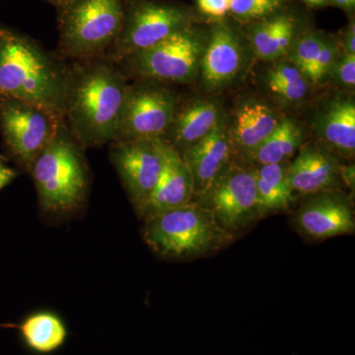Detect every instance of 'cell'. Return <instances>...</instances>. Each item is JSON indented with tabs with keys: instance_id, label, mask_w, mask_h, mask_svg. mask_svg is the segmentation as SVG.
<instances>
[{
	"instance_id": "cell-1",
	"label": "cell",
	"mask_w": 355,
	"mask_h": 355,
	"mask_svg": "<svg viewBox=\"0 0 355 355\" xmlns=\"http://www.w3.org/2000/svg\"><path fill=\"white\" fill-rule=\"evenodd\" d=\"M76 62L69 69L65 125L80 146L113 142L128 84L107 58Z\"/></svg>"
},
{
	"instance_id": "cell-2",
	"label": "cell",
	"mask_w": 355,
	"mask_h": 355,
	"mask_svg": "<svg viewBox=\"0 0 355 355\" xmlns=\"http://www.w3.org/2000/svg\"><path fill=\"white\" fill-rule=\"evenodd\" d=\"M69 69L34 40L0 26V96L37 105L64 120Z\"/></svg>"
},
{
	"instance_id": "cell-3",
	"label": "cell",
	"mask_w": 355,
	"mask_h": 355,
	"mask_svg": "<svg viewBox=\"0 0 355 355\" xmlns=\"http://www.w3.org/2000/svg\"><path fill=\"white\" fill-rule=\"evenodd\" d=\"M142 237L154 254L175 261L207 258L236 241L196 200L147 219Z\"/></svg>"
},
{
	"instance_id": "cell-4",
	"label": "cell",
	"mask_w": 355,
	"mask_h": 355,
	"mask_svg": "<svg viewBox=\"0 0 355 355\" xmlns=\"http://www.w3.org/2000/svg\"><path fill=\"white\" fill-rule=\"evenodd\" d=\"M58 50L76 62L105 58L125 20V0H71L58 7Z\"/></svg>"
},
{
	"instance_id": "cell-5",
	"label": "cell",
	"mask_w": 355,
	"mask_h": 355,
	"mask_svg": "<svg viewBox=\"0 0 355 355\" xmlns=\"http://www.w3.org/2000/svg\"><path fill=\"white\" fill-rule=\"evenodd\" d=\"M78 146L64 121L55 139L30 168L40 205L44 210L72 211L85 198L87 171Z\"/></svg>"
},
{
	"instance_id": "cell-6",
	"label": "cell",
	"mask_w": 355,
	"mask_h": 355,
	"mask_svg": "<svg viewBox=\"0 0 355 355\" xmlns=\"http://www.w3.org/2000/svg\"><path fill=\"white\" fill-rule=\"evenodd\" d=\"M125 7L120 35L104 58L114 64L193 26V14L170 2L125 0Z\"/></svg>"
},
{
	"instance_id": "cell-7",
	"label": "cell",
	"mask_w": 355,
	"mask_h": 355,
	"mask_svg": "<svg viewBox=\"0 0 355 355\" xmlns=\"http://www.w3.org/2000/svg\"><path fill=\"white\" fill-rule=\"evenodd\" d=\"M207 39L191 26L147 50L133 53L120 64L140 79L191 83L200 74Z\"/></svg>"
},
{
	"instance_id": "cell-8",
	"label": "cell",
	"mask_w": 355,
	"mask_h": 355,
	"mask_svg": "<svg viewBox=\"0 0 355 355\" xmlns=\"http://www.w3.org/2000/svg\"><path fill=\"white\" fill-rule=\"evenodd\" d=\"M177 107L176 93L160 81L140 79L128 85L113 142L162 139Z\"/></svg>"
},
{
	"instance_id": "cell-9",
	"label": "cell",
	"mask_w": 355,
	"mask_h": 355,
	"mask_svg": "<svg viewBox=\"0 0 355 355\" xmlns=\"http://www.w3.org/2000/svg\"><path fill=\"white\" fill-rule=\"evenodd\" d=\"M196 202L207 207L235 240L261 220L253 170L233 162Z\"/></svg>"
},
{
	"instance_id": "cell-10",
	"label": "cell",
	"mask_w": 355,
	"mask_h": 355,
	"mask_svg": "<svg viewBox=\"0 0 355 355\" xmlns=\"http://www.w3.org/2000/svg\"><path fill=\"white\" fill-rule=\"evenodd\" d=\"M62 123L60 116L42 107L0 96V128L4 139L28 170L55 139Z\"/></svg>"
},
{
	"instance_id": "cell-11",
	"label": "cell",
	"mask_w": 355,
	"mask_h": 355,
	"mask_svg": "<svg viewBox=\"0 0 355 355\" xmlns=\"http://www.w3.org/2000/svg\"><path fill=\"white\" fill-rule=\"evenodd\" d=\"M289 224L305 242L318 244L343 235H354V198L343 189H334L301 197Z\"/></svg>"
},
{
	"instance_id": "cell-12",
	"label": "cell",
	"mask_w": 355,
	"mask_h": 355,
	"mask_svg": "<svg viewBox=\"0 0 355 355\" xmlns=\"http://www.w3.org/2000/svg\"><path fill=\"white\" fill-rule=\"evenodd\" d=\"M167 147L163 139L113 142L110 158L137 214L144 207L160 179Z\"/></svg>"
},
{
	"instance_id": "cell-13",
	"label": "cell",
	"mask_w": 355,
	"mask_h": 355,
	"mask_svg": "<svg viewBox=\"0 0 355 355\" xmlns=\"http://www.w3.org/2000/svg\"><path fill=\"white\" fill-rule=\"evenodd\" d=\"M343 163L318 141L304 142L289 162L286 177L296 198L318 191L343 189L340 167Z\"/></svg>"
},
{
	"instance_id": "cell-14",
	"label": "cell",
	"mask_w": 355,
	"mask_h": 355,
	"mask_svg": "<svg viewBox=\"0 0 355 355\" xmlns=\"http://www.w3.org/2000/svg\"><path fill=\"white\" fill-rule=\"evenodd\" d=\"M317 141L336 157L352 161L355 153V100L352 93H335L322 101L313 119Z\"/></svg>"
},
{
	"instance_id": "cell-15",
	"label": "cell",
	"mask_w": 355,
	"mask_h": 355,
	"mask_svg": "<svg viewBox=\"0 0 355 355\" xmlns=\"http://www.w3.org/2000/svg\"><path fill=\"white\" fill-rule=\"evenodd\" d=\"M193 180L195 200H200L232 164L233 153L225 119L205 139L180 154Z\"/></svg>"
},
{
	"instance_id": "cell-16",
	"label": "cell",
	"mask_w": 355,
	"mask_h": 355,
	"mask_svg": "<svg viewBox=\"0 0 355 355\" xmlns=\"http://www.w3.org/2000/svg\"><path fill=\"white\" fill-rule=\"evenodd\" d=\"M245 51L232 29L225 25L212 28L200 64V73L207 90L227 87L241 73Z\"/></svg>"
},
{
	"instance_id": "cell-17",
	"label": "cell",
	"mask_w": 355,
	"mask_h": 355,
	"mask_svg": "<svg viewBox=\"0 0 355 355\" xmlns=\"http://www.w3.org/2000/svg\"><path fill=\"white\" fill-rule=\"evenodd\" d=\"M265 103L249 100L237 109L231 127H229L233 163L244 164L247 158L263 144L284 120Z\"/></svg>"
},
{
	"instance_id": "cell-18",
	"label": "cell",
	"mask_w": 355,
	"mask_h": 355,
	"mask_svg": "<svg viewBox=\"0 0 355 355\" xmlns=\"http://www.w3.org/2000/svg\"><path fill=\"white\" fill-rule=\"evenodd\" d=\"M225 119L220 104L216 100H191L177 107L171 125L162 139L182 154L205 139Z\"/></svg>"
},
{
	"instance_id": "cell-19",
	"label": "cell",
	"mask_w": 355,
	"mask_h": 355,
	"mask_svg": "<svg viewBox=\"0 0 355 355\" xmlns=\"http://www.w3.org/2000/svg\"><path fill=\"white\" fill-rule=\"evenodd\" d=\"M167 144V142H166ZM195 200L193 180L181 155L168 146L164 169L155 189L137 216L146 221Z\"/></svg>"
},
{
	"instance_id": "cell-20",
	"label": "cell",
	"mask_w": 355,
	"mask_h": 355,
	"mask_svg": "<svg viewBox=\"0 0 355 355\" xmlns=\"http://www.w3.org/2000/svg\"><path fill=\"white\" fill-rule=\"evenodd\" d=\"M298 36L296 20L289 14H273L257 21L248 33L256 57L270 62L287 57Z\"/></svg>"
},
{
	"instance_id": "cell-21",
	"label": "cell",
	"mask_w": 355,
	"mask_h": 355,
	"mask_svg": "<svg viewBox=\"0 0 355 355\" xmlns=\"http://www.w3.org/2000/svg\"><path fill=\"white\" fill-rule=\"evenodd\" d=\"M289 162L251 168L256 180L261 220L275 214L289 211L296 202L297 198L287 182L286 172Z\"/></svg>"
},
{
	"instance_id": "cell-22",
	"label": "cell",
	"mask_w": 355,
	"mask_h": 355,
	"mask_svg": "<svg viewBox=\"0 0 355 355\" xmlns=\"http://www.w3.org/2000/svg\"><path fill=\"white\" fill-rule=\"evenodd\" d=\"M272 62L263 76L266 90L280 106L298 107L307 99L312 84L289 58Z\"/></svg>"
},
{
	"instance_id": "cell-23",
	"label": "cell",
	"mask_w": 355,
	"mask_h": 355,
	"mask_svg": "<svg viewBox=\"0 0 355 355\" xmlns=\"http://www.w3.org/2000/svg\"><path fill=\"white\" fill-rule=\"evenodd\" d=\"M302 125L294 119L284 116L279 127L254 151L244 164L248 168L289 162L304 144Z\"/></svg>"
},
{
	"instance_id": "cell-24",
	"label": "cell",
	"mask_w": 355,
	"mask_h": 355,
	"mask_svg": "<svg viewBox=\"0 0 355 355\" xmlns=\"http://www.w3.org/2000/svg\"><path fill=\"white\" fill-rule=\"evenodd\" d=\"M23 340L33 352L48 354L64 345L67 327L60 317L50 312H40L25 319L19 327Z\"/></svg>"
},
{
	"instance_id": "cell-25",
	"label": "cell",
	"mask_w": 355,
	"mask_h": 355,
	"mask_svg": "<svg viewBox=\"0 0 355 355\" xmlns=\"http://www.w3.org/2000/svg\"><path fill=\"white\" fill-rule=\"evenodd\" d=\"M286 0H231L230 12L241 21L265 19L277 12Z\"/></svg>"
},
{
	"instance_id": "cell-26",
	"label": "cell",
	"mask_w": 355,
	"mask_h": 355,
	"mask_svg": "<svg viewBox=\"0 0 355 355\" xmlns=\"http://www.w3.org/2000/svg\"><path fill=\"white\" fill-rule=\"evenodd\" d=\"M342 53L343 49L340 42L326 35L311 77L310 83L312 85H322L329 81L331 69Z\"/></svg>"
},
{
	"instance_id": "cell-27",
	"label": "cell",
	"mask_w": 355,
	"mask_h": 355,
	"mask_svg": "<svg viewBox=\"0 0 355 355\" xmlns=\"http://www.w3.org/2000/svg\"><path fill=\"white\" fill-rule=\"evenodd\" d=\"M329 81L334 83L343 92H354L355 88V55L343 53L336 60Z\"/></svg>"
},
{
	"instance_id": "cell-28",
	"label": "cell",
	"mask_w": 355,
	"mask_h": 355,
	"mask_svg": "<svg viewBox=\"0 0 355 355\" xmlns=\"http://www.w3.org/2000/svg\"><path fill=\"white\" fill-rule=\"evenodd\" d=\"M231 0H198L200 10L210 17L222 18L230 12Z\"/></svg>"
},
{
	"instance_id": "cell-29",
	"label": "cell",
	"mask_w": 355,
	"mask_h": 355,
	"mask_svg": "<svg viewBox=\"0 0 355 355\" xmlns=\"http://www.w3.org/2000/svg\"><path fill=\"white\" fill-rule=\"evenodd\" d=\"M340 180L343 188H347L349 190V193L352 198H354L355 191V166L354 163L350 164H343L340 167Z\"/></svg>"
},
{
	"instance_id": "cell-30",
	"label": "cell",
	"mask_w": 355,
	"mask_h": 355,
	"mask_svg": "<svg viewBox=\"0 0 355 355\" xmlns=\"http://www.w3.org/2000/svg\"><path fill=\"white\" fill-rule=\"evenodd\" d=\"M343 53L349 55H355V24L354 20H350L345 34H343L342 43Z\"/></svg>"
},
{
	"instance_id": "cell-31",
	"label": "cell",
	"mask_w": 355,
	"mask_h": 355,
	"mask_svg": "<svg viewBox=\"0 0 355 355\" xmlns=\"http://www.w3.org/2000/svg\"><path fill=\"white\" fill-rule=\"evenodd\" d=\"M16 175L17 173L15 170L6 167L3 163H0V190L11 183L15 179Z\"/></svg>"
},
{
	"instance_id": "cell-32",
	"label": "cell",
	"mask_w": 355,
	"mask_h": 355,
	"mask_svg": "<svg viewBox=\"0 0 355 355\" xmlns=\"http://www.w3.org/2000/svg\"><path fill=\"white\" fill-rule=\"evenodd\" d=\"M327 4H331L336 7H340L343 10H354L355 6V0H328Z\"/></svg>"
},
{
	"instance_id": "cell-33",
	"label": "cell",
	"mask_w": 355,
	"mask_h": 355,
	"mask_svg": "<svg viewBox=\"0 0 355 355\" xmlns=\"http://www.w3.org/2000/svg\"><path fill=\"white\" fill-rule=\"evenodd\" d=\"M311 7H321L326 6L328 0H300Z\"/></svg>"
},
{
	"instance_id": "cell-34",
	"label": "cell",
	"mask_w": 355,
	"mask_h": 355,
	"mask_svg": "<svg viewBox=\"0 0 355 355\" xmlns=\"http://www.w3.org/2000/svg\"><path fill=\"white\" fill-rule=\"evenodd\" d=\"M46 1L50 2V3L53 4V6L58 7H60L64 6V4L69 3V2L71 1V0H46Z\"/></svg>"
},
{
	"instance_id": "cell-35",
	"label": "cell",
	"mask_w": 355,
	"mask_h": 355,
	"mask_svg": "<svg viewBox=\"0 0 355 355\" xmlns=\"http://www.w3.org/2000/svg\"><path fill=\"white\" fill-rule=\"evenodd\" d=\"M4 160H6V159H4L3 156L0 155V163L3 162Z\"/></svg>"
}]
</instances>
